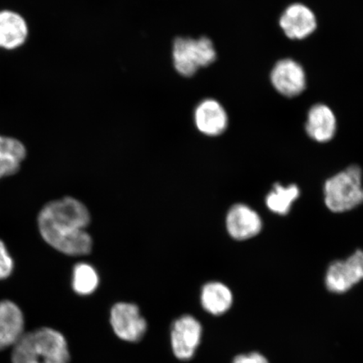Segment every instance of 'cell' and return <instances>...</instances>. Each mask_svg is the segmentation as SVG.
I'll use <instances>...</instances> for the list:
<instances>
[{"label": "cell", "mask_w": 363, "mask_h": 363, "mask_svg": "<svg viewBox=\"0 0 363 363\" xmlns=\"http://www.w3.org/2000/svg\"><path fill=\"white\" fill-rule=\"evenodd\" d=\"M337 118L328 106L315 104L308 111L306 130L308 135L315 142H330L337 133Z\"/></svg>", "instance_id": "4fadbf2b"}, {"label": "cell", "mask_w": 363, "mask_h": 363, "mask_svg": "<svg viewBox=\"0 0 363 363\" xmlns=\"http://www.w3.org/2000/svg\"><path fill=\"white\" fill-rule=\"evenodd\" d=\"M203 328L196 318L182 315L171 328V347L176 358L180 361L191 360L201 343Z\"/></svg>", "instance_id": "8992f818"}, {"label": "cell", "mask_w": 363, "mask_h": 363, "mask_svg": "<svg viewBox=\"0 0 363 363\" xmlns=\"http://www.w3.org/2000/svg\"><path fill=\"white\" fill-rule=\"evenodd\" d=\"M70 358L65 335L48 328L23 335L11 355L12 363H69Z\"/></svg>", "instance_id": "7a4b0ae2"}, {"label": "cell", "mask_w": 363, "mask_h": 363, "mask_svg": "<svg viewBox=\"0 0 363 363\" xmlns=\"http://www.w3.org/2000/svg\"><path fill=\"white\" fill-rule=\"evenodd\" d=\"M91 217L78 199L65 197L49 202L38 216L40 235L50 246L67 256L87 255L93 240L86 231Z\"/></svg>", "instance_id": "6da1fadb"}, {"label": "cell", "mask_w": 363, "mask_h": 363, "mask_svg": "<svg viewBox=\"0 0 363 363\" xmlns=\"http://www.w3.org/2000/svg\"><path fill=\"white\" fill-rule=\"evenodd\" d=\"M201 301L204 311L212 315L220 316L233 306V294L225 284L210 282L203 286Z\"/></svg>", "instance_id": "9a60e30c"}, {"label": "cell", "mask_w": 363, "mask_h": 363, "mask_svg": "<svg viewBox=\"0 0 363 363\" xmlns=\"http://www.w3.org/2000/svg\"><path fill=\"white\" fill-rule=\"evenodd\" d=\"M25 334V318L11 301H0V351L13 347Z\"/></svg>", "instance_id": "7c38bea8"}, {"label": "cell", "mask_w": 363, "mask_h": 363, "mask_svg": "<svg viewBox=\"0 0 363 363\" xmlns=\"http://www.w3.org/2000/svg\"><path fill=\"white\" fill-rule=\"evenodd\" d=\"M233 363H269V362L262 354L252 352L240 354L234 358Z\"/></svg>", "instance_id": "ffe728a7"}, {"label": "cell", "mask_w": 363, "mask_h": 363, "mask_svg": "<svg viewBox=\"0 0 363 363\" xmlns=\"http://www.w3.org/2000/svg\"><path fill=\"white\" fill-rule=\"evenodd\" d=\"M172 60L177 72L182 76H194L199 69L216 60V51L211 39L176 38L172 47Z\"/></svg>", "instance_id": "277c9868"}, {"label": "cell", "mask_w": 363, "mask_h": 363, "mask_svg": "<svg viewBox=\"0 0 363 363\" xmlns=\"http://www.w3.org/2000/svg\"><path fill=\"white\" fill-rule=\"evenodd\" d=\"M363 280V251H357L346 260L335 261L326 272L325 283L330 292L344 294Z\"/></svg>", "instance_id": "52a82bcc"}, {"label": "cell", "mask_w": 363, "mask_h": 363, "mask_svg": "<svg viewBox=\"0 0 363 363\" xmlns=\"http://www.w3.org/2000/svg\"><path fill=\"white\" fill-rule=\"evenodd\" d=\"M326 207L334 213L353 210L363 203L362 171L352 165L326 180L324 185Z\"/></svg>", "instance_id": "3957f363"}, {"label": "cell", "mask_w": 363, "mask_h": 363, "mask_svg": "<svg viewBox=\"0 0 363 363\" xmlns=\"http://www.w3.org/2000/svg\"><path fill=\"white\" fill-rule=\"evenodd\" d=\"M26 157V149L19 140L0 135V179L16 174Z\"/></svg>", "instance_id": "2e32d148"}, {"label": "cell", "mask_w": 363, "mask_h": 363, "mask_svg": "<svg viewBox=\"0 0 363 363\" xmlns=\"http://www.w3.org/2000/svg\"><path fill=\"white\" fill-rule=\"evenodd\" d=\"M195 125L201 133L208 136H217L225 133L228 127V116L223 106L208 99L199 103L194 112Z\"/></svg>", "instance_id": "8fae6325"}, {"label": "cell", "mask_w": 363, "mask_h": 363, "mask_svg": "<svg viewBox=\"0 0 363 363\" xmlns=\"http://www.w3.org/2000/svg\"><path fill=\"white\" fill-rule=\"evenodd\" d=\"M99 284V275L94 267L88 263H79L72 271V286L76 294L79 295L92 294Z\"/></svg>", "instance_id": "ac0fdd59"}, {"label": "cell", "mask_w": 363, "mask_h": 363, "mask_svg": "<svg viewBox=\"0 0 363 363\" xmlns=\"http://www.w3.org/2000/svg\"><path fill=\"white\" fill-rule=\"evenodd\" d=\"M299 195L301 190L297 185L283 186L275 184L267 195L266 206L274 214L286 216L291 210L293 203L297 201Z\"/></svg>", "instance_id": "e0dca14e"}, {"label": "cell", "mask_w": 363, "mask_h": 363, "mask_svg": "<svg viewBox=\"0 0 363 363\" xmlns=\"http://www.w3.org/2000/svg\"><path fill=\"white\" fill-rule=\"evenodd\" d=\"M15 263L6 244L0 240V280H4L13 274Z\"/></svg>", "instance_id": "d6986e66"}, {"label": "cell", "mask_w": 363, "mask_h": 363, "mask_svg": "<svg viewBox=\"0 0 363 363\" xmlns=\"http://www.w3.org/2000/svg\"><path fill=\"white\" fill-rule=\"evenodd\" d=\"M28 27L19 13L4 11L0 12V48L15 49L26 42Z\"/></svg>", "instance_id": "5bb4252c"}, {"label": "cell", "mask_w": 363, "mask_h": 363, "mask_svg": "<svg viewBox=\"0 0 363 363\" xmlns=\"http://www.w3.org/2000/svg\"><path fill=\"white\" fill-rule=\"evenodd\" d=\"M225 225L231 238L238 240H246L261 233L262 220L259 214L251 207L238 203L227 213Z\"/></svg>", "instance_id": "9c48e42d"}, {"label": "cell", "mask_w": 363, "mask_h": 363, "mask_svg": "<svg viewBox=\"0 0 363 363\" xmlns=\"http://www.w3.org/2000/svg\"><path fill=\"white\" fill-rule=\"evenodd\" d=\"M110 322L113 333L124 342L136 343L147 331V322L133 303L119 302L111 308Z\"/></svg>", "instance_id": "5b68a950"}, {"label": "cell", "mask_w": 363, "mask_h": 363, "mask_svg": "<svg viewBox=\"0 0 363 363\" xmlns=\"http://www.w3.org/2000/svg\"><path fill=\"white\" fill-rule=\"evenodd\" d=\"M279 25L289 39L303 40L314 33L317 21L310 8L303 4H294L284 11Z\"/></svg>", "instance_id": "30bf717a"}, {"label": "cell", "mask_w": 363, "mask_h": 363, "mask_svg": "<svg viewBox=\"0 0 363 363\" xmlns=\"http://www.w3.org/2000/svg\"><path fill=\"white\" fill-rule=\"evenodd\" d=\"M270 79L274 89L289 98L298 96L306 87V72L293 59H283L277 62L271 72Z\"/></svg>", "instance_id": "ba28073f"}]
</instances>
